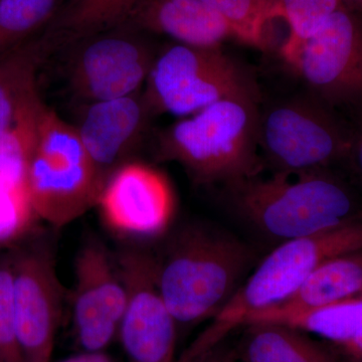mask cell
<instances>
[{
  "label": "cell",
  "instance_id": "5b68a950",
  "mask_svg": "<svg viewBox=\"0 0 362 362\" xmlns=\"http://www.w3.org/2000/svg\"><path fill=\"white\" fill-rule=\"evenodd\" d=\"M105 181L75 126L45 105L28 171V194L39 220L56 228L77 220L96 206Z\"/></svg>",
  "mask_w": 362,
  "mask_h": 362
},
{
  "label": "cell",
  "instance_id": "e0dca14e",
  "mask_svg": "<svg viewBox=\"0 0 362 362\" xmlns=\"http://www.w3.org/2000/svg\"><path fill=\"white\" fill-rule=\"evenodd\" d=\"M239 356L243 362H341L308 333L277 323L247 324Z\"/></svg>",
  "mask_w": 362,
  "mask_h": 362
},
{
  "label": "cell",
  "instance_id": "d6986e66",
  "mask_svg": "<svg viewBox=\"0 0 362 362\" xmlns=\"http://www.w3.org/2000/svg\"><path fill=\"white\" fill-rule=\"evenodd\" d=\"M51 45L42 33L0 54V137L11 127L21 100L37 84V73Z\"/></svg>",
  "mask_w": 362,
  "mask_h": 362
},
{
  "label": "cell",
  "instance_id": "2e32d148",
  "mask_svg": "<svg viewBox=\"0 0 362 362\" xmlns=\"http://www.w3.org/2000/svg\"><path fill=\"white\" fill-rule=\"evenodd\" d=\"M362 295V250L327 259L317 267L282 303L250 317L244 326L270 317L319 308Z\"/></svg>",
  "mask_w": 362,
  "mask_h": 362
},
{
  "label": "cell",
  "instance_id": "52a82bcc",
  "mask_svg": "<svg viewBox=\"0 0 362 362\" xmlns=\"http://www.w3.org/2000/svg\"><path fill=\"white\" fill-rule=\"evenodd\" d=\"M150 115L187 117L230 97L259 98L252 74L221 47L169 45L157 52L144 85Z\"/></svg>",
  "mask_w": 362,
  "mask_h": 362
},
{
  "label": "cell",
  "instance_id": "484cf974",
  "mask_svg": "<svg viewBox=\"0 0 362 362\" xmlns=\"http://www.w3.org/2000/svg\"><path fill=\"white\" fill-rule=\"evenodd\" d=\"M352 137L345 165L362 188V112L350 120Z\"/></svg>",
  "mask_w": 362,
  "mask_h": 362
},
{
  "label": "cell",
  "instance_id": "7c38bea8",
  "mask_svg": "<svg viewBox=\"0 0 362 362\" xmlns=\"http://www.w3.org/2000/svg\"><path fill=\"white\" fill-rule=\"evenodd\" d=\"M127 303L120 269L101 240L88 238L75 259L74 332L84 351H104L118 337Z\"/></svg>",
  "mask_w": 362,
  "mask_h": 362
},
{
  "label": "cell",
  "instance_id": "5bb4252c",
  "mask_svg": "<svg viewBox=\"0 0 362 362\" xmlns=\"http://www.w3.org/2000/svg\"><path fill=\"white\" fill-rule=\"evenodd\" d=\"M150 113L142 94L94 102L75 126L88 154L105 178L134 148L146 127Z\"/></svg>",
  "mask_w": 362,
  "mask_h": 362
},
{
  "label": "cell",
  "instance_id": "4fadbf2b",
  "mask_svg": "<svg viewBox=\"0 0 362 362\" xmlns=\"http://www.w3.org/2000/svg\"><path fill=\"white\" fill-rule=\"evenodd\" d=\"M96 206L112 233L147 242L168 232L175 216V194L160 171L142 162H125L105 181Z\"/></svg>",
  "mask_w": 362,
  "mask_h": 362
},
{
  "label": "cell",
  "instance_id": "ffe728a7",
  "mask_svg": "<svg viewBox=\"0 0 362 362\" xmlns=\"http://www.w3.org/2000/svg\"><path fill=\"white\" fill-rule=\"evenodd\" d=\"M256 323L291 326L343 346L362 332V295L310 310L270 317Z\"/></svg>",
  "mask_w": 362,
  "mask_h": 362
},
{
  "label": "cell",
  "instance_id": "83f0119b",
  "mask_svg": "<svg viewBox=\"0 0 362 362\" xmlns=\"http://www.w3.org/2000/svg\"><path fill=\"white\" fill-rule=\"evenodd\" d=\"M345 351L352 354L354 356H362V332L359 333L356 337H354L351 341L346 343V344L341 346Z\"/></svg>",
  "mask_w": 362,
  "mask_h": 362
},
{
  "label": "cell",
  "instance_id": "7a4b0ae2",
  "mask_svg": "<svg viewBox=\"0 0 362 362\" xmlns=\"http://www.w3.org/2000/svg\"><path fill=\"white\" fill-rule=\"evenodd\" d=\"M251 249L232 233L202 223L183 226L157 258V283L181 325L211 320L242 284Z\"/></svg>",
  "mask_w": 362,
  "mask_h": 362
},
{
  "label": "cell",
  "instance_id": "4dcf8cb0",
  "mask_svg": "<svg viewBox=\"0 0 362 362\" xmlns=\"http://www.w3.org/2000/svg\"><path fill=\"white\" fill-rule=\"evenodd\" d=\"M199 361L201 362H220L218 361V356H216L214 349L209 351V354H206V356L201 357Z\"/></svg>",
  "mask_w": 362,
  "mask_h": 362
},
{
  "label": "cell",
  "instance_id": "ac0fdd59",
  "mask_svg": "<svg viewBox=\"0 0 362 362\" xmlns=\"http://www.w3.org/2000/svg\"><path fill=\"white\" fill-rule=\"evenodd\" d=\"M135 0H64L42 35L52 49L123 25Z\"/></svg>",
  "mask_w": 362,
  "mask_h": 362
},
{
  "label": "cell",
  "instance_id": "7402d4cb",
  "mask_svg": "<svg viewBox=\"0 0 362 362\" xmlns=\"http://www.w3.org/2000/svg\"><path fill=\"white\" fill-rule=\"evenodd\" d=\"M64 0H0V54L45 30Z\"/></svg>",
  "mask_w": 362,
  "mask_h": 362
},
{
  "label": "cell",
  "instance_id": "3957f363",
  "mask_svg": "<svg viewBox=\"0 0 362 362\" xmlns=\"http://www.w3.org/2000/svg\"><path fill=\"white\" fill-rule=\"evenodd\" d=\"M259 99L226 98L173 124L158 135L159 158L177 162L201 185L259 175Z\"/></svg>",
  "mask_w": 362,
  "mask_h": 362
},
{
  "label": "cell",
  "instance_id": "f1b7e54d",
  "mask_svg": "<svg viewBox=\"0 0 362 362\" xmlns=\"http://www.w3.org/2000/svg\"><path fill=\"white\" fill-rule=\"evenodd\" d=\"M343 6L350 11L362 13V0H341Z\"/></svg>",
  "mask_w": 362,
  "mask_h": 362
},
{
  "label": "cell",
  "instance_id": "6da1fadb",
  "mask_svg": "<svg viewBox=\"0 0 362 362\" xmlns=\"http://www.w3.org/2000/svg\"><path fill=\"white\" fill-rule=\"evenodd\" d=\"M235 214L265 239L281 243L362 218V201L332 169L298 175L272 173L226 185Z\"/></svg>",
  "mask_w": 362,
  "mask_h": 362
},
{
  "label": "cell",
  "instance_id": "9a60e30c",
  "mask_svg": "<svg viewBox=\"0 0 362 362\" xmlns=\"http://www.w3.org/2000/svg\"><path fill=\"white\" fill-rule=\"evenodd\" d=\"M123 25L194 47H221L233 37L226 21L202 0H135Z\"/></svg>",
  "mask_w": 362,
  "mask_h": 362
},
{
  "label": "cell",
  "instance_id": "9c48e42d",
  "mask_svg": "<svg viewBox=\"0 0 362 362\" xmlns=\"http://www.w3.org/2000/svg\"><path fill=\"white\" fill-rule=\"evenodd\" d=\"M18 339L26 362H51L64 288L47 240L32 235L9 250Z\"/></svg>",
  "mask_w": 362,
  "mask_h": 362
},
{
  "label": "cell",
  "instance_id": "277c9868",
  "mask_svg": "<svg viewBox=\"0 0 362 362\" xmlns=\"http://www.w3.org/2000/svg\"><path fill=\"white\" fill-rule=\"evenodd\" d=\"M362 250V218L307 237L281 243L240 284L228 303L194 340L211 351L250 317L268 310L294 294L327 259Z\"/></svg>",
  "mask_w": 362,
  "mask_h": 362
},
{
  "label": "cell",
  "instance_id": "cb8c5ba5",
  "mask_svg": "<svg viewBox=\"0 0 362 362\" xmlns=\"http://www.w3.org/2000/svg\"><path fill=\"white\" fill-rule=\"evenodd\" d=\"M37 221L28 188L0 178V252L9 251L35 233Z\"/></svg>",
  "mask_w": 362,
  "mask_h": 362
},
{
  "label": "cell",
  "instance_id": "ba28073f",
  "mask_svg": "<svg viewBox=\"0 0 362 362\" xmlns=\"http://www.w3.org/2000/svg\"><path fill=\"white\" fill-rule=\"evenodd\" d=\"M283 59L312 96L349 121L361 113L362 13L341 7Z\"/></svg>",
  "mask_w": 362,
  "mask_h": 362
},
{
  "label": "cell",
  "instance_id": "44dd1931",
  "mask_svg": "<svg viewBox=\"0 0 362 362\" xmlns=\"http://www.w3.org/2000/svg\"><path fill=\"white\" fill-rule=\"evenodd\" d=\"M226 21L233 39L267 52L273 47L272 23L279 20L276 0H202Z\"/></svg>",
  "mask_w": 362,
  "mask_h": 362
},
{
  "label": "cell",
  "instance_id": "603a6c76",
  "mask_svg": "<svg viewBox=\"0 0 362 362\" xmlns=\"http://www.w3.org/2000/svg\"><path fill=\"white\" fill-rule=\"evenodd\" d=\"M279 16L289 26V37L281 47V56L295 51L319 30L335 11L341 0H276Z\"/></svg>",
  "mask_w": 362,
  "mask_h": 362
},
{
  "label": "cell",
  "instance_id": "8fae6325",
  "mask_svg": "<svg viewBox=\"0 0 362 362\" xmlns=\"http://www.w3.org/2000/svg\"><path fill=\"white\" fill-rule=\"evenodd\" d=\"M116 259L127 291L118 332L127 362H175L177 323L159 290L157 258L128 247Z\"/></svg>",
  "mask_w": 362,
  "mask_h": 362
},
{
  "label": "cell",
  "instance_id": "4316f807",
  "mask_svg": "<svg viewBox=\"0 0 362 362\" xmlns=\"http://www.w3.org/2000/svg\"><path fill=\"white\" fill-rule=\"evenodd\" d=\"M59 362H115L106 351H84Z\"/></svg>",
  "mask_w": 362,
  "mask_h": 362
},
{
  "label": "cell",
  "instance_id": "d6a6232c",
  "mask_svg": "<svg viewBox=\"0 0 362 362\" xmlns=\"http://www.w3.org/2000/svg\"><path fill=\"white\" fill-rule=\"evenodd\" d=\"M194 362H201V361H199V359H197V361H195Z\"/></svg>",
  "mask_w": 362,
  "mask_h": 362
},
{
  "label": "cell",
  "instance_id": "8992f818",
  "mask_svg": "<svg viewBox=\"0 0 362 362\" xmlns=\"http://www.w3.org/2000/svg\"><path fill=\"white\" fill-rule=\"evenodd\" d=\"M351 137L349 119L309 93L259 112V156L272 173L303 175L344 164Z\"/></svg>",
  "mask_w": 362,
  "mask_h": 362
},
{
  "label": "cell",
  "instance_id": "f546056e",
  "mask_svg": "<svg viewBox=\"0 0 362 362\" xmlns=\"http://www.w3.org/2000/svg\"><path fill=\"white\" fill-rule=\"evenodd\" d=\"M220 346V345H218ZM218 346L214 349V351H216V356H218V361L220 362H235V359H233V354H228V352L221 351V350L218 349Z\"/></svg>",
  "mask_w": 362,
  "mask_h": 362
},
{
  "label": "cell",
  "instance_id": "30bf717a",
  "mask_svg": "<svg viewBox=\"0 0 362 362\" xmlns=\"http://www.w3.org/2000/svg\"><path fill=\"white\" fill-rule=\"evenodd\" d=\"M146 35L121 25L73 45L74 93L89 104L139 93L157 56Z\"/></svg>",
  "mask_w": 362,
  "mask_h": 362
},
{
  "label": "cell",
  "instance_id": "d4e9b609",
  "mask_svg": "<svg viewBox=\"0 0 362 362\" xmlns=\"http://www.w3.org/2000/svg\"><path fill=\"white\" fill-rule=\"evenodd\" d=\"M0 362H26L18 339L8 251L0 252Z\"/></svg>",
  "mask_w": 362,
  "mask_h": 362
},
{
  "label": "cell",
  "instance_id": "1f68e13d",
  "mask_svg": "<svg viewBox=\"0 0 362 362\" xmlns=\"http://www.w3.org/2000/svg\"><path fill=\"white\" fill-rule=\"evenodd\" d=\"M359 359H361V362H362V356L359 357Z\"/></svg>",
  "mask_w": 362,
  "mask_h": 362
}]
</instances>
